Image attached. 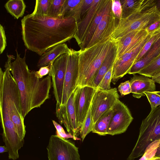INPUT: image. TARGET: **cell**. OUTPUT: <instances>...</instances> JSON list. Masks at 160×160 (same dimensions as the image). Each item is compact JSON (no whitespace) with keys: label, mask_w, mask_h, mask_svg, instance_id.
<instances>
[{"label":"cell","mask_w":160,"mask_h":160,"mask_svg":"<svg viewBox=\"0 0 160 160\" xmlns=\"http://www.w3.org/2000/svg\"><path fill=\"white\" fill-rule=\"evenodd\" d=\"M148 34L146 30L133 31L116 39L117 53L116 60L131 49Z\"/></svg>","instance_id":"obj_15"},{"label":"cell","mask_w":160,"mask_h":160,"mask_svg":"<svg viewBox=\"0 0 160 160\" xmlns=\"http://www.w3.org/2000/svg\"><path fill=\"white\" fill-rule=\"evenodd\" d=\"M160 143V138L153 142L146 148L143 155L147 160L154 158Z\"/></svg>","instance_id":"obj_32"},{"label":"cell","mask_w":160,"mask_h":160,"mask_svg":"<svg viewBox=\"0 0 160 160\" xmlns=\"http://www.w3.org/2000/svg\"><path fill=\"white\" fill-rule=\"evenodd\" d=\"M118 89L121 95L123 96L131 93V87L129 80L121 83L118 87Z\"/></svg>","instance_id":"obj_36"},{"label":"cell","mask_w":160,"mask_h":160,"mask_svg":"<svg viewBox=\"0 0 160 160\" xmlns=\"http://www.w3.org/2000/svg\"><path fill=\"white\" fill-rule=\"evenodd\" d=\"M7 46L6 38L2 26L0 24V54H1Z\"/></svg>","instance_id":"obj_37"},{"label":"cell","mask_w":160,"mask_h":160,"mask_svg":"<svg viewBox=\"0 0 160 160\" xmlns=\"http://www.w3.org/2000/svg\"><path fill=\"white\" fill-rule=\"evenodd\" d=\"M22 35L28 50L42 55L48 49L73 38L77 23L72 17L54 18L28 14L21 20Z\"/></svg>","instance_id":"obj_1"},{"label":"cell","mask_w":160,"mask_h":160,"mask_svg":"<svg viewBox=\"0 0 160 160\" xmlns=\"http://www.w3.org/2000/svg\"><path fill=\"white\" fill-rule=\"evenodd\" d=\"M117 24L111 6L103 16L87 48L111 38Z\"/></svg>","instance_id":"obj_14"},{"label":"cell","mask_w":160,"mask_h":160,"mask_svg":"<svg viewBox=\"0 0 160 160\" xmlns=\"http://www.w3.org/2000/svg\"><path fill=\"white\" fill-rule=\"evenodd\" d=\"M160 54V38L147 52L132 65L128 74L138 73L141 70L152 62Z\"/></svg>","instance_id":"obj_19"},{"label":"cell","mask_w":160,"mask_h":160,"mask_svg":"<svg viewBox=\"0 0 160 160\" xmlns=\"http://www.w3.org/2000/svg\"><path fill=\"white\" fill-rule=\"evenodd\" d=\"M112 4L111 0H104L100 8L85 34L81 44L79 46L80 50H83L87 48L103 16L111 7Z\"/></svg>","instance_id":"obj_18"},{"label":"cell","mask_w":160,"mask_h":160,"mask_svg":"<svg viewBox=\"0 0 160 160\" xmlns=\"http://www.w3.org/2000/svg\"><path fill=\"white\" fill-rule=\"evenodd\" d=\"M112 109L113 114L107 130V135L113 136L125 132L133 118L128 107L119 100Z\"/></svg>","instance_id":"obj_11"},{"label":"cell","mask_w":160,"mask_h":160,"mask_svg":"<svg viewBox=\"0 0 160 160\" xmlns=\"http://www.w3.org/2000/svg\"><path fill=\"white\" fill-rule=\"evenodd\" d=\"M147 0H120L122 7V18H126L139 11Z\"/></svg>","instance_id":"obj_24"},{"label":"cell","mask_w":160,"mask_h":160,"mask_svg":"<svg viewBox=\"0 0 160 160\" xmlns=\"http://www.w3.org/2000/svg\"><path fill=\"white\" fill-rule=\"evenodd\" d=\"M116 43L112 37L83 50H79L77 87H91L93 80L108 54Z\"/></svg>","instance_id":"obj_3"},{"label":"cell","mask_w":160,"mask_h":160,"mask_svg":"<svg viewBox=\"0 0 160 160\" xmlns=\"http://www.w3.org/2000/svg\"><path fill=\"white\" fill-rule=\"evenodd\" d=\"M52 122L56 130V135L58 137L65 139L71 138L74 140H81L78 138L74 137L69 133H67L60 124L54 120H52Z\"/></svg>","instance_id":"obj_34"},{"label":"cell","mask_w":160,"mask_h":160,"mask_svg":"<svg viewBox=\"0 0 160 160\" xmlns=\"http://www.w3.org/2000/svg\"><path fill=\"white\" fill-rule=\"evenodd\" d=\"M119 99L116 88L107 90L97 89L92 102L91 112L94 124L105 112L112 108Z\"/></svg>","instance_id":"obj_9"},{"label":"cell","mask_w":160,"mask_h":160,"mask_svg":"<svg viewBox=\"0 0 160 160\" xmlns=\"http://www.w3.org/2000/svg\"><path fill=\"white\" fill-rule=\"evenodd\" d=\"M91 105L89 108L86 118L81 127L80 136L82 142L90 132H92L94 123L91 112Z\"/></svg>","instance_id":"obj_28"},{"label":"cell","mask_w":160,"mask_h":160,"mask_svg":"<svg viewBox=\"0 0 160 160\" xmlns=\"http://www.w3.org/2000/svg\"><path fill=\"white\" fill-rule=\"evenodd\" d=\"M68 53L62 54L50 64V70L48 75L52 77L53 92L56 102V107L62 105L64 83Z\"/></svg>","instance_id":"obj_8"},{"label":"cell","mask_w":160,"mask_h":160,"mask_svg":"<svg viewBox=\"0 0 160 160\" xmlns=\"http://www.w3.org/2000/svg\"><path fill=\"white\" fill-rule=\"evenodd\" d=\"M113 67L106 73L99 85L97 89L107 90L111 88L110 83L112 80Z\"/></svg>","instance_id":"obj_33"},{"label":"cell","mask_w":160,"mask_h":160,"mask_svg":"<svg viewBox=\"0 0 160 160\" xmlns=\"http://www.w3.org/2000/svg\"><path fill=\"white\" fill-rule=\"evenodd\" d=\"M94 0H83L81 7V19L84 15L92 6Z\"/></svg>","instance_id":"obj_38"},{"label":"cell","mask_w":160,"mask_h":160,"mask_svg":"<svg viewBox=\"0 0 160 160\" xmlns=\"http://www.w3.org/2000/svg\"><path fill=\"white\" fill-rule=\"evenodd\" d=\"M155 157L160 158V143L158 148Z\"/></svg>","instance_id":"obj_43"},{"label":"cell","mask_w":160,"mask_h":160,"mask_svg":"<svg viewBox=\"0 0 160 160\" xmlns=\"http://www.w3.org/2000/svg\"><path fill=\"white\" fill-rule=\"evenodd\" d=\"M104 0H94L91 8L84 15L81 21L77 24L76 32L73 38L80 46L83 37L90 24L100 8Z\"/></svg>","instance_id":"obj_16"},{"label":"cell","mask_w":160,"mask_h":160,"mask_svg":"<svg viewBox=\"0 0 160 160\" xmlns=\"http://www.w3.org/2000/svg\"><path fill=\"white\" fill-rule=\"evenodd\" d=\"M149 160H160V158L154 157Z\"/></svg>","instance_id":"obj_45"},{"label":"cell","mask_w":160,"mask_h":160,"mask_svg":"<svg viewBox=\"0 0 160 160\" xmlns=\"http://www.w3.org/2000/svg\"><path fill=\"white\" fill-rule=\"evenodd\" d=\"M83 0H65L60 18L72 17L78 24L81 20V12Z\"/></svg>","instance_id":"obj_22"},{"label":"cell","mask_w":160,"mask_h":160,"mask_svg":"<svg viewBox=\"0 0 160 160\" xmlns=\"http://www.w3.org/2000/svg\"><path fill=\"white\" fill-rule=\"evenodd\" d=\"M47 149L48 160H81L78 148L69 140L56 135L51 136Z\"/></svg>","instance_id":"obj_6"},{"label":"cell","mask_w":160,"mask_h":160,"mask_svg":"<svg viewBox=\"0 0 160 160\" xmlns=\"http://www.w3.org/2000/svg\"><path fill=\"white\" fill-rule=\"evenodd\" d=\"M79 54V50L70 49L64 78L62 105L67 103L70 96L77 87Z\"/></svg>","instance_id":"obj_10"},{"label":"cell","mask_w":160,"mask_h":160,"mask_svg":"<svg viewBox=\"0 0 160 160\" xmlns=\"http://www.w3.org/2000/svg\"><path fill=\"white\" fill-rule=\"evenodd\" d=\"M8 152V150L5 146H0V153H2L4 152Z\"/></svg>","instance_id":"obj_42"},{"label":"cell","mask_w":160,"mask_h":160,"mask_svg":"<svg viewBox=\"0 0 160 160\" xmlns=\"http://www.w3.org/2000/svg\"><path fill=\"white\" fill-rule=\"evenodd\" d=\"M144 93L150 104L151 109L160 105V91L145 92Z\"/></svg>","instance_id":"obj_31"},{"label":"cell","mask_w":160,"mask_h":160,"mask_svg":"<svg viewBox=\"0 0 160 160\" xmlns=\"http://www.w3.org/2000/svg\"><path fill=\"white\" fill-rule=\"evenodd\" d=\"M146 30L148 33L160 32V19L151 24Z\"/></svg>","instance_id":"obj_40"},{"label":"cell","mask_w":160,"mask_h":160,"mask_svg":"<svg viewBox=\"0 0 160 160\" xmlns=\"http://www.w3.org/2000/svg\"><path fill=\"white\" fill-rule=\"evenodd\" d=\"M96 90L88 86L77 87L75 89L74 106L77 121L80 130L91 106Z\"/></svg>","instance_id":"obj_13"},{"label":"cell","mask_w":160,"mask_h":160,"mask_svg":"<svg viewBox=\"0 0 160 160\" xmlns=\"http://www.w3.org/2000/svg\"><path fill=\"white\" fill-rule=\"evenodd\" d=\"M152 79L155 82L158 83L160 84V72L152 78Z\"/></svg>","instance_id":"obj_41"},{"label":"cell","mask_w":160,"mask_h":160,"mask_svg":"<svg viewBox=\"0 0 160 160\" xmlns=\"http://www.w3.org/2000/svg\"><path fill=\"white\" fill-rule=\"evenodd\" d=\"M160 38V32L155 33L145 43L136 59L135 63L138 61Z\"/></svg>","instance_id":"obj_30"},{"label":"cell","mask_w":160,"mask_h":160,"mask_svg":"<svg viewBox=\"0 0 160 160\" xmlns=\"http://www.w3.org/2000/svg\"><path fill=\"white\" fill-rule=\"evenodd\" d=\"M156 32L149 33L131 49L115 60L113 66L112 78L113 81H117L128 73L145 43Z\"/></svg>","instance_id":"obj_7"},{"label":"cell","mask_w":160,"mask_h":160,"mask_svg":"<svg viewBox=\"0 0 160 160\" xmlns=\"http://www.w3.org/2000/svg\"><path fill=\"white\" fill-rule=\"evenodd\" d=\"M17 56L11 63L10 70L16 82L21 99L23 118L32 109L39 108L50 97L52 85L51 77H36L35 71H31L26 62V55L20 56L17 50Z\"/></svg>","instance_id":"obj_2"},{"label":"cell","mask_w":160,"mask_h":160,"mask_svg":"<svg viewBox=\"0 0 160 160\" xmlns=\"http://www.w3.org/2000/svg\"><path fill=\"white\" fill-rule=\"evenodd\" d=\"M160 19V12L157 8L156 1L147 0L139 11L118 20L112 37L116 39L132 31L146 30Z\"/></svg>","instance_id":"obj_4"},{"label":"cell","mask_w":160,"mask_h":160,"mask_svg":"<svg viewBox=\"0 0 160 160\" xmlns=\"http://www.w3.org/2000/svg\"><path fill=\"white\" fill-rule=\"evenodd\" d=\"M160 138V105L151 109L148 115L142 120L138 139L127 160H134L142 156L147 147Z\"/></svg>","instance_id":"obj_5"},{"label":"cell","mask_w":160,"mask_h":160,"mask_svg":"<svg viewBox=\"0 0 160 160\" xmlns=\"http://www.w3.org/2000/svg\"><path fill=\"white\" fill-rule=\"evenodd\" d=\"M51 64L47 66L40 68L38 71H35V74L36 77L38 78H42L44 76L48 74L50 70Z\"/></svg>","instance_id":"obj_39"},{"label":"cell","mask_w":160,"mask_h":160,"mask_svg":"<svg viewBox=\"0 0 160 160\" xmlns=\"http://www.w3.org/2000/svg\"><path fill=\"white\" fill-rule=\"evenodd\" d=\"M65 0H52L48 16L60 18L62 8Z\"/></svg>","instance_id":"obj_29"},{"label":"cell","mask_w":160,"mask_h":160,"mask_svg":"<svg viewBox=\"0 0 160 160\" xmlns=\"http://www.w3.org/2000/svg\"><path fill=\"white\" fill-rule=\"evenodd\" d=\"M129 80L132 96L140 98L145 96L144 92L155 91V82L152 79L142 75L133 74Z\"/></svg>","instance_id":"obj_17"},{"label":"cell","mask_w":160,"mask_h":160,"mask_svg":"<svg viewBox=\"0 0 160 160\" xmlns=\"http://www.w3.org/2000/svg\"><path fill=\"white\" fill-rule=\"evenodd\" d=\"M160 72V54L152 62L141 70L139 75L152 78Z\"/></svg>","instance_id":"obj_27"},{"label":"cell","mask_w":160,"mask_h":160,"mask_svg":"<svg viewBox=\"0 0 160 160\" xmlns=\"http://www.w3.org/2000/svg\"><path fill=\"white\" fill-rule=\"evenodd\" d=\"M113 112L112 108L103 113L94 124L92 132L100 136L107 135V130Z\"/></svg>","instance_id":"obj_23"},{"label":"cell","mask_w":160,"mask_h":160,"mask_svg":"<svg viewBox=\"0 0 160 160\" xmlns=\"http://www.w3.org/2000/svg\"><path fill=\"white\" fill-rule=\"evenodd\" d=\"M52 0H37L33 12L31 13L34 16L42 17L48 16Z\"/></svg>","instance_id":"obj_26"},{"label":"cell","mask_w":160,"mask_h":160,"mask_svg":"<svg viewBox=\"0 0 160 160\" xmlns=\"http://www.w3.org/2000/svg\"><path fill=\"white\" fill-rule=\"evenodd\" d=\"M4 7L7 12L17 19L23 15L26 7L23 0H9Z\"/></svg>","instance_id":"obj_25"},{"label":"cell","mask_w":160,"mask_h":160,"mask_svg":"<svg viewBox=\"0 0 160 160\" xmlns=\"http://www.w3.org/2000/svg\"><path fill=\"white\" fill-rule=\"evenodd\" d=\"M70 50V48L65 43L48 49L41 56L37 63V67L40 68L51 64L62 54L68 53Z\"/></svg>","instance_id":"obj_20"},{"label":"cell","mask_w":160,"mask_h":160,"mask_svg":"<svg viewBox=\"0 0 160 160\" xmlns=\"http://www.w3.org/2000/svg\"><path fill=\"white\" fill-rule=\"evenodd\" d=\"M116 45L108 54L99 69L92 83L91 87L97 89L102 78L107 72L113 66L117 53Z\"/></svg>","instance_id":"obj_21"},{"label":"cell","mask_w":160,"mask_h":160,"mask_svg":"<svg viewBox=\"0 0 160 160\" xmlns=\"http://www.w3.org/2000/svg\"><path fill=\"white\" fill-rule=\"evenodd\" d=\"M138 160H147V159L143 156L141 157V158L139 159Z\"/></svg>","instance_id":"obj_46"},{"label":"cell","mask_w":160,"mask_h":160,"mask_svg":"<svg viewBox=\"0 0 160 160\" xmlns=\"http://www.w3.org/2000/svg\"><path fill=\"white\" fill-rule=\"evenodd\" d=\"M112 9L116 19L120 20L122 18V7L120 0H111Z\"/></svg>","instance_id":"obj_35"},{"label":"cell","mask_w":160,"mask_h":160,"mask_svg":"<svg viewBox=\"0 0 160 160\" xmlns=\"http://www.w3.org/2000/svg\"><path fill=\"white\" fill-rule=\"evenodd\" d=\"M75 90L65 104L56 107V114L59 122L64 126L68 133L78 138L80 136V130L77 122L75 109Z\"/></svg>","instance_id":"obj_12"},{"label":"cell","mask_w":160,"mask_h":160,"mask_svg":"<svg viewBox=\"0 0 160 160\" xmlns=\"http://www.w3.org/2000/svg\"><path fill=\"white\" fill-rule=\"evenodd\" d=\"M156 6L159 11L160 12V0H156Z\"/></svg>","instance_id":"obj_44"}]
</instances>
